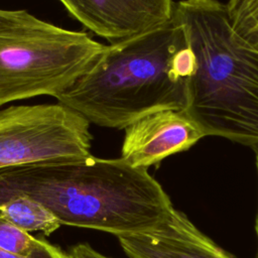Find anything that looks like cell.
Masks as SVG:
<instances>
[{"mask_svg":"<svg viewBox=\"0 0 258 258\" xmlns=\"http://www.w3.org/2000/svg\"><path fill=\"white\" fill-rule=\"evenodd\" d=\"M16 196L39 202L60 225L117 237L150 230L173 210L147 168L92 154L0 169V204Z\"/></svg>","mask_w":258,"mask_h":258,"instance_id":"cell-1","label":"cell"},{"mask_svg":"<svg viewBox=\"0 0 258 258\" xmlns=\"http://www.w3.org/2000/svg\"><path fill=\"white\" fill-rule=\"evenodd\" d=\"M72 17L109 43L122 41L167 23L172 0H58Z\"/></svg>","mask_w":258,"mask_h":258,"instance_id":"cell-6","label":"cell"},{"mask_svg":"<svg viewBox=\"0 0 258 258\" xmlns=\"http://www.w3.org/2000/svg\"><path fill=\"white\" fill-rule=\"evenodd\" d=\"M173 15L197 60L186 114L205 136L258 149V51L236 37L218 0L174 2Z\"/></svg>","mask_w":258,"mask_h":258,"instance_id":"cell-3","label":"cell"},{"mask_svg":"<svg viewBox=\"0 0 258 258\" xmlns=\"http://www.w3.org/2000/svg\"><path fill=\"white\" fill-rule=\"evenodd\" d=\"M117 238L129 258H234L174 208L154 228Z\"/></svg>","mask_w":258,"mask_h":258,"instance_id":"cell-8","label":"cell"},{"mask_svg":"<svg viewBox=\"0 0 258 258\" xmlns=\"http://www.w3.org/2000/svg\"><path fill=\"white\" fill-rule=\"evenodd\" d=\"M106 45L26 10L0 8V108L38 96L56 98L88 71Z\"/></svg>","mask_w":258,"mask_h":258,"instance_id":"cell-4","label":"cell"},{"mask_svg":"<svg viewBox=\"0 0 258 258\" xmlns=\"http://www.w3.org/2000/svg\"><path fill=\"white\" fill-rule=\"evenodd\" d=\"M41 239L31 236L0 216V249L8 252L27 256L39 245Z\"/></svg>","mask_w":258,"mask_h":258,"instance_id":"cell-11","label":"cell"},{"mask_svg":"<svg viewBox=\"0 0 258 258\" xmlns=\"http://www.w3.org/2000/svg\"><path fill=\"white\" fill-rule=\"evenodd\" d=\"M225 9L236 37L258 51V0H228Z\"/></svg>","mask_w":258,"mask_h":258,"instance_id":"cell-10","label":"cell"},{"mask_svg":"<svg viewBox=\"0 0 258 258\" xmlns=\"http://www.w3.org/2000/svg\"><path fill=\"white\" fill-rule=\"evenodd\" d=\"M0 216L25 232L40 231L50 235L61 225L39 202L27 196H16L0 204Z\"/></svg>","mask_w":258,"mask_h":258,"instance_id":"cell-9","label":"cell"},{"mask_svg":"<svg viewBox=\"0 0 258 258\" xmlns=\"http://www.w3.org/2000/svg\"><path fill=\"white\" fill-rule=\"evenodd\" d=\"M256 168H257V173H258V149L256 150ZM255 232H256V236H257V240H258V212H257L256 221H255ZM256 258H258V249H257Z\"/></svg>","mask_w":258,"mask_h":258,"instance_id":"cell-14","label":"cell"},{"mask_svg":"<svg viewBox=\"0 0 258 258\" xmlns=\"http://www.w3.org/2000/svg\"><path fill=\"white\" fill-rule=\"evenodd\" d=\"M187 43L172 14L158 28L106 45L91 68L55 99L90 124L113 129H125L160 110L185 111L189 81L176 75L172 57Z\"/></svg>","mask_w":258,"mask_h":258,"instance_id":"cell-2","label":"cell"},{"mask_svg":"<svg viewBox=\"0 0 258 258\" xmlns=\"http://www.w3.org/2000/svg\"><path fill=\"white\" fill-rule=\"evenodd\" d=\"M72 258H110L93 249L89 244L81 243L72 247L70 253Z\"/></svg>","mask_w":258,"mask_h":258,"instance_id":"cell-13","label":"cell"},{"mask_svg":"<svg viewBox=\"0 0 258 258\" xmlns=\"http://www.w3.org/2000/svg\"><path fill=\"white\" fill-rule=\"evenodd\" d=\"M203 137L204 133L185 111L152 112L125 128L120 158L133 167L148 169L189 149Z\"/></svg>","mask_w":258,"mask_h":258,"instance_id":"cell-7","label":"cell"},{"mask_svg":"<svg viewBox=\"0 0 258 258\" xmlns=\"http://www.w3.org/2000/svg\"><path fill=\"white\" fill-rule=\"evenodd\" d=\"M90 123L60 104L0 109V169L91 155Z\"/></svg>","mask_w":258,"mask_h":258,"instance_id":"cell-5","label":"cell"},{"mask_svg":"<svg viewBox=\"0 0 258 258\" xmlns=\"http://www.w3.org/2000/svg\"><path fill=\"white\" fill-rule=\"evenodd\" d=\"M0 258H72L70 254L63 252L60 248L41 239L39 245L32 253L22 256L0 249Z\"/></svg>","mask_w":258,"mask_h":258,"instance_id":"cell-12","label":"cell"}]
</instances>
